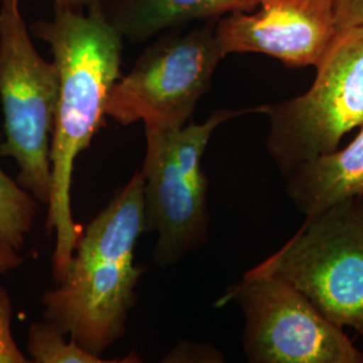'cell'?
Returning a JSON list of instances; mask_svg holds the SVG:
<instances>
[{"mask_svg": "<svg viewBox=\"0 0 363 363\" xmlns=\"http://www.w3.org/2000/svg\"><path fill=\"white\" fill-rule=\"evenodd\" d=\"M337 33L363 27V0H335Z\"/></svg>", "mask_w": 363, "mask_h": 363, "instance_id": "15", "label": "cell"}, {"mask_svg": "<svg viewBox=\"0 0 363 363\" xmlns=\"http://www.w3.org/2000/svg\"><path fill=\"white\" fill-rule=\"evenodd\" d=\"M264 113V105L245 109H217L206 121L181 128H145L143 169L144 216L147 230L157 234L156 265L167 268L208 240V177L202 157L220 124Z\"/></svg>", "mask_w": 363, "mask_h": 363, "instance_id": "3", "label": "cell"}, {"mask_svg": "<svg viewBox=\"0 0 363 363\" xmlns=\"http://www.w3.org/2000/svg\"><path fill=\"white\" fill-rule=\"evenodd\" d=\"M34 37L52 48L60 77V94L52 138V191L46 229L55 230L52 273L60 283L82 230L73 220L72 179L74 162L104 125L106 103L121 77L123 35L104 7L55 9L52 21L31 25Z\"/></svg>", "mask_w": 363, "mask_h": 363, "instance_id": "1", "label": "cell"}, {"mask_svg": "<svg viewBox=\"0 0 363 363\" xmlns=\"http://www.w3.org/2000/svg\"><path fill=\"white\" fill-rule=\"evenodd\" d=\"M308 91L264 105L267 148L283 177L316 156L334 152L345 135L363 125V27L339 31Z\"/></svg>", "mask_w": 363, "mask_h": 363, "instance_id": "5", "label": "cell"}, {"mask_svg": "<svg viewBox=\"0 0 363 363\" xmlns=\"http://www.w3.org/2000/svg\"><path fill=\"white\" fill-rule=\"evenodd\" d=\"M244 313L242 347L252 363H363L343 328L331 323L286 280L247 271L217 301Z\"/></svg>", "mask_w": 363, "mask_h": 363, "instance_id": "8", "label": "cell"}, {"mask_svg": "<svg viewBox=\"0 0 363 363\" xmlns=\"http://www.w3.org/2000/svg\"><path fill=\"white\" fill-rule=\"evenodd\" d=\"M335 35V0H259L216 23L223 57L256 52L289 67H315Z\"/></svg>", "mask_w": 363, "mask_h": 363, "instance_id": "9", "label": "cell"}, {"mask_svg": "<svg viewBox=\"0 0 363 363\" xmlns=\"http://www.w3.org/2000/svg\"><path fill=\"white\" fill-rule=\"evenodd\" d=\"M27 350L35 363H105L103 357L85 350L74 340L62 334L50 322H38L30 327Z\"/></svg>", "mask_w": 363, "mask_h": 363, "instance_id": "13", "label": "cell"}, {"mask_svg": "<svg viewBox=\"0 0 363 363\" xmlns=\"http://www.w3.org/2000/svg\"><path fill=\"white\" fill-rule=\"evenodd\" d=\"M284 178L288 198L306 217L357 199L363 194V125L349 145L298 164Z\"/></svg>", "mask_w": 363, "mask_h": 363, "instance_id": "10", "label": "cell"}, {"mask_svg": "<svg viewBox=\"0 0 363 363\" xmlns=\"http://www.w3.org/2000/svg\"><path fill=\"white\" fill-rule=\"evenodd\" d=\"M257 4L259 0H112L104 10L123 38L143 42L187 22L252 11Z\"/></svg>", "mask_w": 363, "mask_h": 363, "instance_id": "11", "label": "cell"}, {"mask_svg": "<svg viewBox=\"0 0 363 363\" xmlns=\"http://www.w3.org/2000/svg\"><path fill=\"white\" fill-rule=\"evenodd\" d=\"M60 94L54 62L35 49L21 0H0V101L4 140L0 155L19 167L18 183L39 203L52 191V138Z\"/></svg>", "mask_w": 363, "mask_h": 363, "instance_id": "4", "label": "cell"}, {"mask_svg": "<svg viewBox=\"0 0 363 363\" xmlns=\"http://www.w3.org/2000/svg\"><path fill=\"white\" fill-rule=\"evenodd\" d=\"M37 208L38 201L0 169V238L19 250L33 228Z\"/></svg>", "mask_w": 363, "mask_h": 363, "instance_id": "12", "label": "cell"}, {"mask_svg": "<svg viewBox=\"0 0 363 363\" xmlns=\"http://www.w3.org/2000/svg\"><path fill=\"white\" fill-rule=\"evenodd\" d=\"M145 226L140 171L82 230L64 279L43 298V318L103 357L125 334L142 268L135 247Z\"/></svg>", "mask_w": 363, "mask_h": 363, "instance_id": "2", "label": "cell"}, {"mask_svg": "<svg viewBox=\"0 0 363 363\" xmlns=\"http://www.w3.org/2000/svg\"><path fill=\"white\" fill-rule=\"evenodd\" d=\"M291 240L252 268L295 288L331 323L363 339V222L355 199L306 217Z\"/></svg>", "mask_w": 363, "mask_h": 363, "instance_id": "6", "label": "cell"}, {"mask_svg": "<svg viewBox=\"0 0 363 363\" xmlns=\"http://www.w3.org/2000/svg\"><path fill=\"white\" fill-rule=\"evenodd\" d=\"M22 262L23 259L18 255V250L0 238V273L9 272Z\"/></svg>", "mask_w": 363, "mask_h": 363, "instance_id": "16", "label": "cell"}, {"mask_svg": "<svg viewBox=\"0 0 363 363\" xmlns=\"http://www.w3.org/2000/svg\"><path fill=\"white\" fill-rule=\"evenodd\" d=\"M223 58L216 23L164 35L117 79L108 97L106 116L121 125L142 121L144 128H181L210 91Z\"/></svg>", "mask_w": 363, "mask_h": 363, "instance_id": "7", "label": "cell"}, {"mask_svg": "<svg viewBox=\"0 0 363 363\" xmlns=\"http://www.w3.org/2000/svg\"><path fill=\"white\" fill-rule=\"evenodd\" d=\"M355 208H357V211H358V214H359V217H361L363 222V194L355 199Z\"/></svg>", "mask_w": 363, "mask_h": 363, "instance_id": "18", "label": "cell"}, {"mask_svg": "<svg viewBox=\"0 0 363 363\" xmlns=\"http://www.w3.org/2000/svg\"><path fill=\"white\" fill-rule=\"evenodd\" d=\"M55 9H72V10H91L104 7V0H54Z\"/></svg>", "mask_w": 363, "mask_h": 363, "instance_id": "17", "label": "cell"}, {"mask_svg": "<svg viewBox=\"0 0 363 363\" xmlns=\"http://www.w3.org/2000/svg\"><path fill=\"white\" fill-rule=\"evenodd\" d=\"M13 306L6 288L0 284V363L31 362L19 350L11 331Z\"/></svg>", "mask_w": 363, "mask_h": 363, "instance_id": "14", "label": "cell"}]
</instances>
